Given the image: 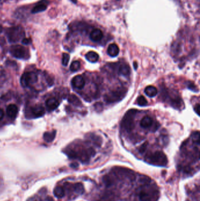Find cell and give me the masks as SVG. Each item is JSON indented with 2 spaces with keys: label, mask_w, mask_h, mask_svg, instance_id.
Returning <instances> with one entry per match:
<instances>
[{
  "label": "cell",
  "mask_w": 200,
  "mask_h": 201,
  "mask_svg": "<svg viewBox=\"0 0 200 201\" xmlns=\"http://www.w3.org/2000/svg\"><path fill=\"white\" fill-rule=\"evenodd\" d=\"M107 52L108 55L112 57H116L119 53V48L116 44H112L107 48Z\"/></svg>",
  "instance_id": "obj_14"
},
{
  "label": "cell",
  "mask_w": 200,
  "mask_h": 201,
  "mask_svg": "<svg viewBox=\"0 0 200 201\" xmlns=\"http://www.w3.org/2000/svg\"><path fill=\"white\" fill-rule=\"evenodd\" d=\"M74 191L78 194H82L84 192V188L81 183H76L73 185Z\"/></svg>",
  "instance_id": "obj_23"
},
{
  "label": "cell",
  "mask_w": 200,
  "mask_h": 201,
  "mask_svg": "<svg viewBox=\"0 0 200 201\" xmlns=\"http://www.w3.org/2000/svg\"><path fill=\"white\" fill-rule=\"evenodd\" d=\"M153 124V119L149 116H145L140 121V126L143 128L151 127Z\"/></svg>",
  "instance_id": "obj_16"
},
{
  "label": "cell",
  "mask_w": 200,
  "mask_h": 201,
  "mask_svg": "<svg viewBox=\"0 0 200 201\" xmlns=\"http://www.w3.org/2000/svg\"><path fill=\"white\" fill-rule=\"evenodd\" d=\"M72 1L74 2H75V3L76 2V0H72Z\"/></svg>",
  "instance_id": "obj_35"
},
{
  "label": "cell",
  "mask_w": 200,
  "mask_h": 201,
  "mask_svg": "<svg viewBox=\"0 0 200 201\" xmlns=\"http://www.w3.org/2000/svg\"><path fill=\"white\" fill-rule=\"evenodd\" d=\"M80 62L78 61H74L72 62V64L70 66V69L72 72H76V71H78L80 69Z\"/></svg>",
  "instance_id": "obj_24"
},
{
  "label": "cell",
  "mask_w": 200,
  "mask_h": 201,
  "mask_svg": "<svg viewBox=\"0 0 200 201\" xmlns=\"http://www.w3.org/2000/svg\"><path fill=\"white\" fill-rule=\"evenodd\" d=\"M127 89L124 88H118L106 94L104 98L107 103H114L121 100L126 95Z\"/></svg>",
  "instance_id": "obj_5"
},
{
  "label": "cell",
  "mask_w": 200,
  "mask_h": 201,
  "mask_svg": "<svg viewBox=\"0 0 200 201\" xmlns=\"http://www.w3.org/2000/svg\"><path fill=\"white\" fill-rule=\"evenodd\" d=\"M146 183L141 189L139 194L140 201H157L159 199L160 192L157 188L149 182Z\"/></svg>",
  "instance_id": "obj_1"
},
{
  "label": "cell",
  "mask_w": 200,
  "mask_h": 201,
  "mask_svg": "<svg viewBox=\"0 0 200 201\" xmlns=\"http://www.w3.org/2000/svg\"><path fill=\"white\" fill-rule=\"evenodd\" d=\"M70 59V55L67 53H63L62 55V64L64 66H67Z\"/></svg>",
  "instance_id": "obj_26"
},
{
  "label": "cell",
  "mask_w": 200,
  "mask_h": 201,
  "mask_svg": "<svg viewBox=\"0 0 200 201\" xmlns=\"http://www.w3.org/2000/svg\"><path fill=\"white\" fill-rule=\"evenodd\" d=\"M188 87L190 89H191V90H193V91H197V89H196V86H195L194 84H190L188 85Z\"/></svg>",
  "instance_id": "obj_32"
},
{
  "label": "cell",
  "mask_w": 200,
  "mask_h": 201,
  "mask_svg": "<svg viewBox=\"0 0 200 201\" xmlns=\"http://www.w3.org/2000/svg\"><path fill=\"white\" fill-rule=\"evenodd\" d=\"M137 104L140 106H146L147 105V101L146 99L143 96H140L137 98Z\"/></svg>",
  "instance_id": "obj_25"
},
{
  "label": "cell",
  "mask_w": 200,
  "mask_h": 201,
  "mask_svg": "<svg viewBox=\"0 0 200 201\" xmlns=\"http://www.w3.org/2000/svg\"><path fill=\"white\" fill-rule=\"evenodd\" d=\"M86 58L87 60L89 61L90 62L94 63L98 61L99 60V56L98 54H97L94 51H89L86 54Z\"/></svg>",
  "instance_id": "obj_17"
},
{
  "label": "cell",
  "mask_w": 200,
  "mask_h": 201,
  "mask_svg": "<svg viewBox=\"0 0 200 201\" xmlns=\"http://www.w3.org/2000/svg\"><path fill=\"white\" fill-rule=\"evenodd\" d=\"M147 146H148V142H145L144 144H143L139 149V152L142 154L143 152H144L146 151V150L147 149Z\"/></svg>",
  "instance_id": "obj_28"
},
{
  "label": "cell",
  "mask_w": 200,
  "mask_h": 201,
  "mask_svg": "<svg viewBox=\"0 0 200 201\" xmlns=\"http://www.w3.org/2000/svg\"><path fill=\"white\" fill-rule=\"evenodd\" d=\"M192 140L195 144H197V145H199V143H200V134H199V132L197 131V132L194 133L193 135V137H192Z\"/></svg>",
  "instance_id": "obj_27"
},
{
  "label": "cell",
  "mask_w": 200,
  "mask_h": 201,
  "mask_svg": "<svg viewBox=\"0 0 200 201\" xmlns=\"http://www.w3.org/2000/svg\"><path fill=\"white\" fill-rule=\"evenodd\" d=\"M144 93L148 97H154L157 94L158 91L157 89L154 86H148L145 88Z\"/></svg>",
  "instance_id": "obj_19"
},
{
  "label": "cell",
  "mask_w": 200,
  "mask_h": 201,
  "mask_svg": "<svg viewBox=\"0 0 200 201\" xmlns=\"http://www.w3.org/2000/svg\"><path fill=\"white\" fill-rule=\"evenodd\" d=\"M134 67L135 68V69H137V64L136 62H134Z\"/></svg>",
  "instance_id": "obj_34"
},
{
  "label": "cell",
  "mask_w": 200,
  "mask_h": 201,
  "mask_svg": "<svg viewBox=\"0 0 200 201\" xmlns=\"http://www.w3.org/2000/svg\"><path fill=\"white\" fill-rule=\"evenodd\" d=\"M119 74L124 76L129 75V74H130V67L126 64L121 65L119 68Z\"/></svg>",
  "instance_id": "obj_20"
},
{
  "label": "cell",
  "mask_w": 200,
  "mask_h": 201,
  "mask_svg": "<svg viewBox=\"0 0 200 201\" xmlns=\"http://www.w3.org/2000/svg\"><path fill=\"white\" fill-rule=\"evenodd\" d=\"M53 194L56 197L61 198L65 196V190L62 187L57 186L53 189Z\"/></svg>",
  "instance_id": "obj_21"
},
{
  "label": "cell",
  "mask_w": 200,
  "mask_h": 201,
  "mask_svg": "<svg viewBox=\"0 0 200 201\" xmlns=\"http://www.w3.org/2000/svg\"><path fill=\"white\" fill-rule=\"evenodd\" d=\"M10 53L13 57L17 58L18 59H21L24 58L27 54V51L26 49L23 46L16 45L11 47Z\"/></svg>",
  "instance_id": "obj_8"
},
{
  "label": "cell",
  "mask_w": 200,
  "mask_h": 201,
  "mask_svg": "<svg viewBox=\"0 0 200 201\" xmlns=\"http://www.w3.org/2000/svg\"><path fill=\"white\" fill-rule=\"evenodd\" d=\"M4 112L1 108H0V120H1L4 118Z\"/></svg>",
  "instance_id": "obj_33"
},
{
  "label": "cell",
  "mask_w": 200,
  "mask_h": 201,
  "mask_svg": "<svg viewBox=\"0 0 200 201\" xmlns=\"http://www.w3.org/2000/svg\"><path fill=\"white\" fill-rule=\"evenodd\" d=\"M37 81L38 76L35 73L33 72L25 73L21 77V84L24 87H27L35 84Z\"/></svg>",
  "instance_id": "obj_7"
},
{
  "label": "cell",
  "mask_w": 200,
  "mask_h": 201,
  "mask_svg": "<svg viewBox=\"0 0 200 201\" xmlns=\"http://www.w3.org/2000/svg\"><path fill=\"white\" fill-rule=\"evenodd\" d=\"M56 131L55 130L52 131H50V132H45L43 136L44 141L47 142L48 143H50V142H52L56 136Z\"/></svg>",
  "instance_id": "obj_18"
},
{
  "label": "cell",
  "mask_w": 200,
  "mask_h": 201,
  "mask_svg": "<svg viewBox=\"0 0 200 201\" xmlns=\"http://www.w3.org/2000/svg\"><path fill=\"white\" fill-rule=\"evenodd\" d=\"M137 111L130 109L125 115L121 122V127L127 132H131L134 128V117Z\"/></svg>",
  "instance_id": "obj_4"
},
{
  "label": "cell",
  "mask_w": 200,
  "mask_h": 201,
  "mask_svg": "<svg viewBox=\"0 0 200 201\" xmlns=\"http://www.w3.org/2000/svg\"><path fill=\"white\" fill-rule=\"evenodd\" d=\"M68 101L75 106H80L82 104L80 100L74 94H71L68 97Z\"/></svg>",
  "instance_id": "obj_22"
},
{
  "label": "cell",
  "mask_w": 200,
  "mask_h": 201,
  "mask_svg": "<svg viewBox=\"0 0 200 201\" xmlns=\"http://www.w3.org/2000/svg\"><path fill=\"white\" fill-rule=\"evenodd\" d=\"M146 161L149 164L160 167L166 166L168 162L166 155L161 151H156L147 155Z\"/></svg>",
  "instance_id": "obj_2"
},
{
  "label": "cell",
  "mask_w": 200,
  "mask_h": 201,
  "mask_svg": "<svg viewBox=\"0 0 200 201\" xmlns=\"http://www.w3.org/2000/svg\"><path fill=\"white\" fill-rule=\"evenodd\" d=\"M96 154V152L94 148H89L80 150L79 152L71 151L69 156L74 158H78L82 162L87 163L90 160L91 157H93Z\"/></svg>",
  "instance_id": "obj_3"
},
{
  "label": "cell",
  "mask_w": 200,
  "mask_h": 201,
  "mask_svg": "<svg viewBox=\"0 0 200 201\" xmlns=\"http://www.w3.org/2000/svg\"><path fill=\"white\" fill-rule=\"evenodd\" d=\"M103 37V34L99 29H94L90 34V38L94 42H98Z\"/></svg>",
  "instance_id": "obj_12"
},
{
  "label": "cell",
  "mask_w": 200,
  "mask_h": 201,
  "mask_svg": "<svg viewBox=\"0 0 200 201\" xmlns=\"http://www.w3.org/2000/svg\"><path fill=\"white\" fill-rule=\"evenodd\" d=\"M7 37L10 42H17L25 36L24 29L20 26L11 27L7 30Z\"/></svg>",
  "instance_id": "obj_6"
},
{
  "label": "cell",
  "mask_w": 200,
  "mask_h": 201,
  "mask_svg": "<svg viewBox=\"0 0 200 201\" xmlns=\"http://www.w3.org/2000/svg\"><path fill=\"white\" fill-rule=\"evenodd\" d=\"M94 107H95V109H96V111H98V110L101 111L102 109V104L100 102L96 103L94 104Z\"/></svg>",
  "instance_id": "obj_29"
},
{
  "label": "cell",
  "mask_w": 200,
  "mask_h": 201,
  "mask_svg": "<svg viewBox=\"0 0 200 201\" xmlns=\"http://www.w3.org/2000/svg\"><path fill=\"white\" fill-rule=\"evenodd\" d=\"M31 111L35 117H40L43 116L45 112V110L44 108L41 105L34 106L31 108Z\"/></svg>",
  "instance_id": "obj_15"
},
{
  "label": "cell",
  "mask_w": 200,
  "mask_h": 201,
  "mask_svg": "<svg viewBox=\"0 0 200 201\" xmlns=\"http://www.w3.org/2000/svg\"><path fill=\"white\" fill-rule=\"evenodd\" d=\"M60 105V102L57 99L55 98H50L46 101V106L50 111H53Z\"/></svg>",
  "instance_id": "obj_13"
},
{
  "label": "cell",
  "mask_w": 200,
  "mask_h": 201,
  "mask_svg": "<svg viewBox=\"0 0 200 201\" xmlns=\"http://www.w3.org/2000/svg\"><path fill=\"white\" fill-rule=\"evenodd\" d=\"M6 112L10 118L14 119L18 113V108L15 104H10L7 107Z\"/></svg>",
  "instance_id": "obj_11"
},
{
  "label": "cell",
  "mask_w": 200,
  "mask_h": 201,
  "mask_svg": "<svg viewBox=\"0 0 200 201\" xmlns=\"http://www.w3.org/2000/svg\"><path fill=\"white\" fill-rule=\"evenodd\" d=\"M72 85L74 87L81 89L85 85V81L81 75H76L72 80Z\"/></svg>",
  "instance_id": "obj_9"
},
{
  "label": "cell",
  "mask_w": 200,
  "mask_h": 201,
  "mask_svg": "<svg viewBox=\"0 0 200 201\" xmlns=\"http://www.w3.org/2000/svg\"><path fill=\"white\" fill-rule=\"evenodd\" d=\"M31 42V40L30 38H23V40L22 41V43L25 45H28Z\"/></svg>",
  "instance_id": "obj_30"
},
{
  "label": "cell",
  "mask_w": 200,
  "mask_h": 201,
  "mask_svg": "<svg viewBox=\"0 0 200 201\" xmlns=\"http://www.w3.org/2000/svg\"><path fill=\"white\" fill-rule=\"evenodd\" d=\"M200 105L199 104H198L196 107L195 108V111L196 112V113L198 115H200Z\"/></svg>",
  "instance_id": "obj_31"
},
{
  "label": "cell",
  "mask_w": 200,
  "mask_h": 201,
  "mask_svg": "<svg viewBox=\"0 0 200 201\" xmlns=\"http://www.w3.org/2000/svg\"><path fill=\"white\" fill-rule=\"evenodd\" d=\"M48 5V2L47 0H42L40 1L35 7H33L31 11L32 13L36 14L42 12L46 9Z\"/></svg>",
  "instance_id": "obj_10"
}]
</instances>
